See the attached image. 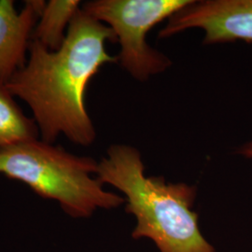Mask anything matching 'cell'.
Returning <instances> with one entry per match:
<instances>
[{"instance_id":"obj_5","label":"cell","mask_w":252,"mask_h":252,"mask_svg":"<svg viewBox=\"0 0 252 252\" xmlns=\"http://www.w3.org/2000/svg\"><path fill=\"white\" fill-rule=\"evenodd\" d=\"M191 28L205 31L204 44L252 42V0H190L158 34L166 38Z\"/></svg>"},{"instance_id":"obj_8","label":"cell","mask_w":252,"mask_h":252,"mask_svg":"<svg viewBox=\"0 0 252 252\" xmlns=\"http://www.w3.org/2000/svg\"><path fill=\"white\" fill-rule=\"evenodd\" d=\"M38 135L35 120L27 117L6 83L0 81V152L14 145L37 139Z\"/></svg>"},{"instance_id":"obj_4","label":"cell","mask_w":252,"mask_h":252,"mask_svg":"<svg viewBox=\"0 0 252 252\" xmlns=\"http://www.w3.org/2000/svg\"><path fill=\"white\" fill-rule=\"evenodd\" d=\"M190 0H93L81 9L111 28L121 46L118 62L137 81L165 71L170 59L147 42L151 29L170 18Z\"/></svg>"},{"instance_id":"obj_2","label":"cell","mask_w":252,"mask_h":252,"mask_svg":"<svg viewBox=\"0 0 252 252\" xmlns=\"http://www.w3.org/2000/svg\"><path fill=\"white\" fill-rule=\"evenodd\" d=\"M96 178L126 195V211L137 224L132 236L152 239L161 252H215L201 234L192 210L196 188L147 177L140 153L132 146H109L98 162Z\"/></svg>"},{"instance_id":"obj_1","label":"cell","mask_w":252,"mask_h":252,"mask_svg":"<svg viewBox=\"0 0 252 252\" xmlns=\"http://www.w3.org/2000/svg\"><path fill=\"white\" fill-rule=\"evenodd\" d=\"M108 41L117 42L111 28L81 8L59 50L52 52L31 40L27 63L6 86L30 108L44 142L54 144L60 135L82 147L94 142L96 131L85 107V92L104 64L118 62V56L106 50Z\"/></svg>"},{"instance_id":"obj_6","label":"cell","mask_w":252,"mask_h":252,"mask_svg":"<svg viewBox=\"0 0 252 252\" xmlns=\"http://www.w3.org/2000/svg\"><path fill=\"white\" fill-rule=\"evenodd\" d=\"M46 2L27 0L21 11L13 0H0V81L7 83L27 63L32 34Z\"/></svg>"},{"instance_id":"obj_9","label":"cell","mask_w":252,"mask_h":252,"mask_svg":"<svg viewBox=\"0 0 252 252\" xmlns=\"http://www.w3.org/2000/svg\"><path fill=\"white\" fill-rule=\"evenodd\" d=\"M239 153L248 158H252V141L249 144L245 145Z\"/></svg>"},{"instance_id":"obj_7","label":"cell","mask_w":252,"mask_h":252,"mask_svg":"<svg viewBox=\"0 0 252 252\" xmlns=\"http://www.w3.org/2000/svg\"><path fill=\"white\" fill-rule=\"evenodd\" d=\"M81 8L79 0H50L46 2L33 31L32 39L52 52L59 50L63 45L71 21Z\"/></svg>"},{"instance_id":"obj_3","label":"cell","mask_w":252,"mask_h":252,"mask_svg":"<svg viewBox=\"0 0 252 252\" xmlns=\"http://www.w3.org/2000/svg\"><path fill=\"white\" fill-rule=\"evenodd\" d=\"M98 162L37 138L0 152V174L17 180L43 199L55 201L68 216L89 218L98 209L126 203L96 178Z\"/></svg>"}]
</instances>
